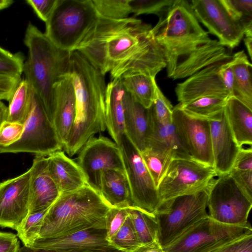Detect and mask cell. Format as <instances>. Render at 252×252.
Returning <instances> with one entry per match:
<instances>
[{
    "label": "cell",
    "instance_id": "obj_1",
    "mask_svg": "<svg viewBox=\"0 0 252 252\" xmlns=\"http://www.w3.org/2000/svg\"><path fill=\"white\" fill-rule=\"evenodd\" d=\"M152 26L135 17L113 20L99 17L76 51L112 80L133 73L156 77L166 67Z\"/></svg>",
    "mask_w": 252,
    "mask_h": 252
},
{
    "label": "cell",
    "instance_id": "obj_2",
    "mask_svg": "<svg viewBox=\"0 0 252 252\" xmlns=\"http://www.w3.org/2000/svg\"><path fill=\"white\" fill-rule=\"evenodd\" d=\"M151 32L163 53L167 76L173 80L188 78L232 57L203 29L187 0H174Z\"/></svg>",
    "mask_w": 252,
    "mask_h": 252
},
{
    "label": "cell",
    "instance_id": "obj_3",
    "mask_svg": "<svg viewBox=\"0 0 252 252\" xmlns=\"http://www.w3.org/2000/svg\"><path fill=\"white\" fill-rule=\"evenodd\" d=\"M68 74L76 99L74 121L63 147L72 156L96 133L105 131L106 85L104 76L78 51L70 53Z\"/></svg>",
    "mask_w": 252,
    "mask_h": 252
},
{
    "label": "cell",
    "instance_id": "obj_4",
    "mask_svg": "<svg viewBox=\"0 0 252 252\" xmlns=\"http://www.w3.org/2000/svg\"><path fill=\"white\" fill-rule=\"evenodd\" d=\"M24 42L28 50L23 67L25 79L38 96L53 124L56 105L54 86L68 74L70 52L56 47L31 23L27 28Z\"/></svg>",
    "mask_w": 252,
    "mask_h": 252
},
{
    "label": "cell",
    "instance_id": "obj_5",
    "mask_svg": "<svg viewBox=\"0 0 252 252\" xmlns=\"http://www.w3.org/2000/svg\"><path fill=\"white\" fill-rule=\"evenodd\" d=\"M110 208L88 185L61 193L45 215L38 238L62 237L93 227L105 228V216Z\"/></svg>",
    "mask_w": 252,
    "mask_h": 252
},
{
    "label": "cell",
    "instance_id": "obj_6",
    "mask_svg": "<svg viewBox=\"0 0 252 252\" xmlns=\"http://www.w3.org/2000/svg\"><path fill=\"white\" fill-rule=\"evenodd\" d=\"M99 19L92 0H57L44 33L59 49L76 51Z\"/></svg>",
    "mask_w": 252,
    "mask_h": 252
},
{
    "label": "cell",
    "instance_id": "obj_7",
    "mask_svg": "<svg viewBox=\"0 0 252 252\" xmlns=\"http://www.w3.org/2000/svg\"><path fill=\"white\" fill-rule=\"evenodd\" d=\"M208 186L197 192L168 199L159 204L154 214L158 224L157 241L163 248L209 215L206 210Z\"/></svg>",
    "mask_w": 252,
    "mask_h": 252
},
{
    "label": "cell",
    "instance_id": "obj_8",
    "mask_svg": "<svg viewBox=\"0 0 252 252\" xmlns=\"http://www.w3.org/2000/svg\"><path fill=\"white\" fill-rule=\"evenodd\" d=\"M250 234H252V228L249 223L241 225H227L215 220L208 215L163 248L165 252H210Z\"/></svg>",
    "mask_w": 252,
    "mask_h": 252
},
{
    "label": "cell",
    "instance_id": "obj_9",
    "mask_svg": "<svg viewBox=\"0 0 252 252\" xmlns=\"http://www.w3.org/2000/svg\"><path fill=\"white\" fill-rule=\"evenodd\" d=\"M24 125L19 140L10 146L0 147V154L30 153L46 157L63 148L53 124L33 91L31 108Z\"/></svg>",
    "mask_w": 252,
    "mask_h": 252
},
{
    "label": "cell",
    "instance_id": "obj_10",
    "mask_svg": "<svg viewBox=\"0 0 252 252\" xmlns=\"http://www.w3.org/2000/svg\"><path fill=\"white\" fill-rule=\"evenodd\" d=\"M252 207V201L243 193L229 173L218 176L209 185L208 215L215 220L230 225L247 224Z\"/></svg>",
    "mask_w": 252,
    "mask_h": 252
},
{
    "label": "cell",
    "instance_id": "obj_11",
    "mask_svg": "<svg viewBox=\"0 0 252 252\" xmlns=\"http://www.w3.org/2000/svg\"><path fill=\"white\" fill-rule=\"evenodd\" d=\"M217 176L213 166L192 158H174L157 187L161 202L201 191Z\"/></svg>",
    "mask_w": 252,
    "mask_h": 252
},
{
    "label": "cell",
    "instance_id": "obj_12",
    "mask_svg": "<svg viewBox=\"0 0 252 252\" xmlns=\"http://www.w3.org/2000/svg\"><path fill=\"white\" fill-rule=\"evenodd\" d=\"M231 59L213 63L178 83L175 93L179 103L201 97L233 96Z\"/></svg>",
    "mask_w": 252,
    "mask_h": 252
},
{
    "label": "cell",
    "instance_id": "obj_13",
    "mask_svg": "<svg viewBox=\"0 0 252 252\" xmlns=\"http://www.w3.org/2000/svg\"><path fill=\"white\" fill-rule=\"evenodd\" d=\"M118 146L129 185L132 207L154 214L161 202L140 152L125 134Z\"/></svg>",
    "mask_w": 252,
    "mask_h": 252
},
{
    "label": "cell",
    "instance_id": "obj_14",
    "mask_svg": "<svg viewBox=\"0 0 252 252\" xmlns=\"http://www.w3.org/2000/svg\"><path fill=\"white\" fill-rule=\"evenodd\" d=\"M77 163L87 184L99 193L101 177L107 169L125 170L119 146L104 136L91 137L79 151Z\"/></svg>",
    "mask_w": 252,
    "mask_h": 252
},
{
    "label": "cell",
    "instance_id": "obj_15",
    "mask_svg": "<svg viewBox=\"0 0 252 252\" xmlns=\"http://www.w3.org/2000/svg\"><path fill=\"white\" fill-rule=\"evenodd\" d=\"M190 3L199 22L221 45L233 49L239 44L246 30L231 17L221 0H192Z\"/></svg>",
    "mask_w": 252,
    "mask_h": 252
},
{
    "label": "cell",
    "instance_id": "obj_16",
    "mask_svg": "<svg viewBox=\"0 0 252 252\" xmlns=\"http://www.w3.org/2000/svg\"><path fill=\"white\" fill-rule=\"evenodd\" d=\"M172 122L180 142L192 159L214 167L209 121L189 116L177 104L173 107Z\"/></svg>",
    "mask_w": 252,
    "mask_h": 252
},
{
    "label": "cell",
    "instance_id": "obj_17",
    "mask_svg": "<svg viewBox=\"0 0 252 252\" xmlns=\"http://www.w3.org/2000/svg\"><path fill=\"white\" fill-rule=\"evenodd\" d=\"M30 171L0 183V226L16 230L29 212Z\"/></svg>",
    "mask_w": 252,
    "mask_h": 252
},
{
    "label": "cell",
    "instance_id": "obj_18",
    "mask_svg": "<svg viewBox=\"0 0 252 252\" xmlns=\"http://www.w3.org/2000/svg\"><path fill=\"white\" fill-rule=\"evenodd\" d=\"M214 168L218 176L228 173L241 148L237 144L223 111L208 120Z\"/></svg>",
    "mask_w": 252,
    "mask_h": 252
},
{
    "label": "cell",
    "instance_id": "obj_19",
    "mask_svg": "<svg viewBox=\"0 0 252 252\" xmlns=\"http://www.w3.org/2000/svg\"><path fill=\"white\" fill-rule=\"evenodd\" d=\"M29 170V213H32L50 207L61 192L49 173L47 157L36 156Z\"/></svg>",
    "mask_w": 252,
    "mask_h": 252
},
{
    "label": "cell",
    "instance_id": "obj_20",
    "mask_svg": "<svg viewBox=\"0 0 252 252\" xmlns=\"http://www.w3.org/2000/svg\"><path fill=\"white\" fill-rule=\"evenodd\" d=\"M109 245L106 228L93 227L62 237L37 238L30 247L46 251L63 252Z\"/></svg>",
    "mask_w": 252,
    "mask_h": 252
},
{
    "label": "cell",
    "instance_id": "obj_21",
    "mask_svg": "<svg viewBox=\"0 0 252 252\" xmlns=\"http://www.w3.org/2000/svg\"><path fill=\"white\" fill-rule=\"evenodd\" d=\"M55 111L53 124L63 148L71 131L75 117V94L71 78L68 74L54 86Z\"/></svg>",
    "mask_w": 252,
    "mask_h": 252
},
{
    "label": "cell",
    "instance_id": "obj_22",
    "mask_svg": "<svg viewBox=\"0 0 252 252\" xmlns=\"http://www.w3.org/2000/svg\"><path fill=\"white\" fill-rule=\"evenodd\" d=\"M147 111L146 148L169 153L174 158H192L180 142L172 122H160L156 119L151 107Z\"/></svg>",
    "mask_w": 252,
    "mask_h": 252
},
{
    "label": "cell",
    "instance_id": "obj_23",
    "mask_svg": "<svg viewBox=\"0 0 252 252\" xmlns=\"http://www.w3.org/2000/svg\"><path fill=\"white\" fill-rule=\"evenodd\" d=\"M47 158L49 173L61 193L74 191L88 185L77 162L63 152H55Z\"/></svg>",
    "mask_w": 252,
    "mask_h": 252
},
{
    "label": "cell",
    "instance_id": "obj_24",
    "mask_svg": "<svg viewBox=\"0 0 252 252\" xmlns=\"http://www.w3.org/2000/svg\"><path fill=\"white\" fill-rule=\"evenodd\" d=\"M125 93L120 79H113L106 85V127L113 141L118 145L125 134Z\"/></svg>",
    "mask_w": 252,
    "mask_h": 252
},
{
    "label": "cell",
    "instance_id": "obj_25",
    "mask_svg": "<svg viewBox=\"0 0 252 252\" xmlns=\"http://www.w3.org/2000/svg\"><path fill=\"white\" fill-rule=\"evenodd\" d=\"M99 194L111 207H132L129 185L125 171L115 169L104 170L101 174Z\"/></svg>",
    "mask_w": 252,
    "mask_h": 252
},
{
    "label": "cell",
    "instance_id": "obj_26",
    "mask_svg": "<svg viewBox=\"0 0 252 252\" xmlns=\"http://www.w3.org/2000/svg\"><path fill=\"white\" fill-rule=\"evenodd\" d=\"M125 104V134L141 152L146 149L148 126V109L136 102L126 92Z\"/></svg>",
    "mask_w": 252,
    "mask_h": 252
},
{
    "label": "cell",
    "instance_id": "obj_27",
    "mask_svg": "<svg viewBox=\"0 0 252 252\" xmlns=\"http://www.w3.org/2000/svg\"><path fill=\"white\" fill-rule=\"evenodd\" d=\"M224 113L238 145L252 146V110L234 96L227 100Z\"/></svg>",
    "mask_w": 252,
    "mask_h": 252
},
{
    "label": "cell",
    "instance_id": "obj_28",
    "mask_svg": "<svg viewBox=\"0 0 252 252\" xmlns=\"http://www.w3.org/2000/svg\"><path fill=\"white\" fill-rule=\"evenodd\" d=\"M233 96L252 110V65L244 51L232 55Z\"/></svg>",
    "mask_w": 252,
    "mask_h": 252
},
{
    "label": "cell",
    "instance_id": "obj_29",
    "mask_svg": "<svg viewBox=\"0 0 252 252\" xmlns=\"http://www.w3.org/2000/svg\"><path fill=\"white\" fill-rule=\"evenodd\" d=\"M124 88L146 109L152 105L157 85L155 78L142 73L125 75L120 78Z\"/></svg>",
    "mask_w": 252,
    "mask_h": 252
},
{
    "label": "cell",
    "instance_id": "obj_30",
    "mask_svg": "<svg viewBox=\"0 0 252 252\" xmlns=\"http://www.w3.org/2000/svg\"><path fill=\"white\" fill-rule=\"evenodd\" d=\"M229 98L218 96L201 97L189 102L185 104L178 103V105L190 117L209 120L219 116L223 111Z\"/></svg>",
    "mask_w": 252,
    "mask_h": 252
},
{
    "label": "cell",
    "instance_id": "obj_31",
    "mask_svg": "<svg viewBox=\"0 0 252 252\" xmlns=\"http://www.w3.org/2000/svg\"><path fill=\"white\" fill-rule=\"evenodd\" d=\"M32 93L28 82L21 80L8 101L7 121L24 124L31 108Z\"/></svg>",
    "mask_w": 252,
    "mask_h": 252
},
{
    "label": "cell",
    "instance_id": "obj_32",
    "mask_svg": "<svg viewBox=\"0 0 252 252\" xmlns=\"http://www.w3.org/2000/svg\"><path fill=\"white\" fill-rule=\"evenodd\" d=\"M136 233L142 245L157 241L158 224L154 214L139 208H128Z\"/></svg>",
    "mask_w": 252,
    "mask_h": 252
},
{
    "label": "cell",
    "instance_id": "obj_33",
    "mask_svg": "<svg viewBox=\"0 0 252 252\" xmlns=\"http://www.w3.org/2000/svg\"><path fill=\"white\" fill-rule=\"evenodd\" d=\"M140 153L157 188L171 161L174 158L169 153L157 151L147 148Z\"/></svg>",
    "mask_w": 252,
    "mask_h": 252
},
{
    "label": "cell",
    "instance_id": "obj_34",
    "mask_svg": "<svg viewBox=\"0 0 252 252\" xmlns=\"http://www.w3.org/2000/svg\"><path fill=\"white\" fill-rule=\"evenodd\" d=\"M49 207L36 212L29 213L17 228V236L22 241L24 246L31 247L38 238L44 217Z\"/></svg>",
    "mask_w": 252,
    "mask_h": 252
},
{
    "label": "cell",
    "instance_id": "obj_35",
    "mask_svg": "<svg viewBox=\"0 0 252 252\" xmlns=\"http://www.w3.org/2000/svg\"><path fill=\"white\" fill-rule=\"evenodd\" d=\"M109 242L115 248L127 252H133L142 245L129 215Z\"/></svg>",
    "mask_w": 252,
    "mask_h": 252
},
{
    "label": "cell",
    "instance_id": "obj_36",
    "mask_svg": "<svg viewBox=\"0 0 252 252\" xmlns=\"http://www.w3.org/2000/svg\"><path fill=\"white\" fill-rule=\"evenodd\" d=\"M99 17L113 20L128 17L131 13L130 0H92Z\"/></svg>",
    "mask_w": 252,
    "mask_h": 252
},
{
    "label": "cell",
    "instance_id": "obj_37",
    "mask_svg": "<svg viewBox=\"0 0 252 252\" xmlns=\"http://www.w3.org/2000/svg\"><path fill=\"white\" fill-rule=\"evenodd\" d=\"M221 1L229 14L244 27L246 32L252 30V0H221Z\"/></svg>",
    "mask_w": 252,
    "mask_h": 252
},
{
    "label": "cell",
    "instance_id": "obj_38",
    "mask_svg": "<svg viewBox=\"0 0 252 252\" xmlns=\"http://www.w3.org/2000/svg\"><path fill=\"white\" fill-rule=\"evenodd\" d=\"M174 0H130L131 12L136 16L153 14L158 16L170 6Z\"/></svg>",
    "mask_w": 252,
    "mask_h": 252
},
{
    "label": "cell",
    "instance_id": "obj_39",
    "mask_svg": "<svg viewBox=\"0 0 252 252\" xmlns=\"http://www.w3.org/2000/svg\"><path fill=\"white\" fill-rule=\"evenodd\" d=\"M24 63L21 53L12 54L0 46V74L21 76Z\"/></svg>",
    "mask_w": 252,
    "mask_h": 252
},
{
    "label": "cell",
    "instance_id": "obj_40",
    "mask_svg": "<svg viewBox=\"0 0 252 252\" xmlns=\"http://www.w3.org/2000/svg\"><path fill=\"white\" fill-rule=\"evenodd\" d=\"M150 107L158 121L162 123L172 122L173 107L158 85L156 88L154 99Z\"/></svg>",
    "mask_w": 252,
    "mask_h": 252
},
{
    "label": "cell",
    "instance_id": "obj_41",
    "mask_svg": "<svg viewBox=\"0 0 252 252\" xmlns=\"http://www.w3.org/2000/svg\"><path fill=\"white\" fill-rule=\"evenodd\" d=\"M129 215L128 208H110L105 216V228L108 242L121 227Z\"/></svg>",
    "mask_w": 252,
    "mask_h": 252
},
{
    "label": "cell",
    "instance_id": "obj_42",
    "mask_svg": "<svg viewBox=\"0 0 252 252\" xmlns=\"http://www.w3.org/2000/svg\"><path fill=\"white\" fill-rule=\"evenodd\" d=\"M24 124L8 121L4 122L0 127V147L10 146L21 138Z\"/></svg>",
    "mask_w": 252,
    "mask_h": 252
},
{
    "label": "cell",
    "instance_id": "obj_43",
    "mask_svg": "<svg viewBox=\"0 0 252 252\" xmlns=\"http://www.w3.org/2000/svg\"><path fill=\"white\" fill-rule=\"evenodd\" d=\"M210 252H252V234L242 236Z\"/></svg>",
    "mask_w": 252,
    "mask_h": 252
},
{
    "label": "cell",
    "instance_id": "obj_44",
    "mask_svg": "<svg viewBox=\"0 0 252 252\" xmlns=\"http://www.w3.org/2000/svg\"><path fill=\"white\" fill-rule=\"evenodd\" d=\"M228 173L243 193L252 201V171L231 169Z\"/></svg>",
    "mask_w": 252,
    "mask_h": 252
},
{
    "label": "cell",
    "instance_id": "obj_45",
    "mask_svg": "<svg viewBox=\"0 0 252 252\" xmlns=\"http://www.w3.org/2000/svg\"><path fill=\"white\" fill-rule=\"evenodd\" d=\"M21 81V76L0 74V100L9 101Z\"/></svg>",
    "mask_w": 252,
    "mask_h": 252
},
{
    "label": "cell",
    "instance_id": "obj_46",
    "mask_svg": "<svg viewBox=\"0 0 252 252\" xmlns=\"http://www.w3.org/2000/svg\"><path fill=\"white\" fill-rule=\"evenodd\" d=\"M26 2L33 9L37 16L46 23L55 7L57 0H28Z\"/></svg>",
    "mask_w": 252,
    "mask_h": 252
},
{
    "label": "cell",
    "instance_id": "obj_47",
    "mask_svg": "<svg viewBox=\"0 0 252 252\" xmlns=\"http://www.w3.org/2000/svg\"><path fill=\"white\" fill-rule=\"evenodd\" d=\"M231 169L252 171V148H241L237 154Z\"/></svg>",
    "mask_w": 252,
    "mask_h": 252
},
{
    "label": "cell",
    "instance_id": "obj_48",
    "mask_svg": "<svg viewBox=\"0 0 252 252\" xmlns=\"http://www.w3.org/2000/svg\"><path fill=\"white\" fill-rule=\"evenodd\" d=\"M20 249L17 235L0 232V252H19Z\"/></svg>",
    "mask_w": 252,
    "mask_h": 252
},
{
    "label": "cell",
    "instance_id": "obj_49",
    "mask_svg": "<svg viewBox=\"0 0 252 252\" xmlns=\"http://www.w3.org/2000/svg\"><path fill=\"white\" fill-rule=\"evenodd\" d=\"M19 252H127L119 250L112 245H109L105 247L101 248H90L75 249L70 251L63 252H51L41 250L34 249L30 247L23 246L20 249Z\"/></svg>",
    "mask_w": 252,
    "mask_h": 252
},
{
    "label": "cell",
    "instance_id": "obj_50",
    "mask_svg": "<svg viewBox=\"0 0 252 252\" xmlns=\"http://www.w3.org/2000/svg\"><path fill=\"white\" fill-rule=\"evenodd\" d=\"M133 252H165L158 241L141 245Z\"/></svg>",
    "mask_w": 252,
    "mask_h": 252
},
{
    "label": "cell",
    "instance_id": "obj_51",
    "mask_svg": "<svg viewBox=\"0 0 252 252\" xmlns=\"http://www.w3.org/2000/svg\"><path fill=\"white\" fill-rule=\"evenodd\" d=\"M244 43L249 56L252 59V30L246 31L244 34Z\"/></svg>",
    "mask_w": 252,
    "mask_h": 252
},
{
    "label": "cell",
    "instance_id": "obj_52",
    "mask_svg": "<svg viewBox=\"0 0 252 252\" xmlns=\"http://www.w3.org/2000/svg\"><path fill=\"white\" fill-rule=\"evenodd\" d=\"M8 117V107L0 100V127L2 123L7 121Z\"/></svg>",
    "mask_w": 252,
    "mask_h": 252
},
{
    "label": "cell",
    "instance_id": "obj_53",
    "mask_svg": "<svg viewBox=\"0 0 252 252\" xmlns=\"http://www.w3.org/2000/svg\"><path fill=\"white\" fill-rule=\"evenodd\" d=\"M13 2L12 0H0V10L8 7Z\"/></svg>",
    "mask_w": 252,
    "mask_h": 252
}]
</instances>
